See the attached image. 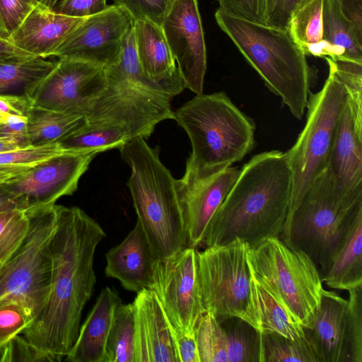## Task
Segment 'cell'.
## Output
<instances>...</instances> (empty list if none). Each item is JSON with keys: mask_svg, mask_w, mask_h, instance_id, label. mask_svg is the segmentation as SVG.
Segmentation results:
<instances>
[{"mask_svg": "<svg viewBox=\"0 0 362 362\" xmlns=\"http://www.w3.org/2000/svg\"><path fill=\"white\" fill-rule=\"evenodd\" d=\"M105 275L117 279L129 291L150 289L156 261L146 234L136 221L134 228L105 255Z\"/></svg>", "mask_w": 362, "mask_h": 362, "instance_id": "21", "label": "cell"}, {"mask_svg": "<svg viewBox=\"0 0 362 362\" xmlns=\"http://www.w3.org/2000/svg\"><path fill=\"white\" fill-rule=\"evenodd\" d=\"M105 362H134V309L120 303L108 334Z\"/></svg>", "mask_w": 362, "mask_h": 362, "instance_id": "34", "label": "cell"}, {"mask_svg": "<svg viewBox=\"0 0 362 362\" xmlns=\"http://www.w3.org/2000/svg\"><path fill=\"white\" fill-rule=\"evenodd\" d=\"M19 147H24L13 139L0 138V153L13 150Z\"/></svg>", "mask_w": 362, "mask_h": 362, "instance_id": "52", "label": "cell"}, {"mask_svg": "<svg viewBox=\"0 0 362 362\" xmlns=\"http://www.w3.org/2000/svg\"><path fill=\"white\" fill-rule=\"evenodd\" d=\"M221 10L237 18L265 24L264 0H217Z\"/></svg>", "mask_w": 362, "mask_h": 362, "instance_id": "43", "label": "cell"}, {"mask_svg": "<svg viewBox=\"0 0 362 362\" xmlns=\"http://www.w3.org/2000/svg\"><path fill=\"white\" fill-rule=\"evenodd\" d=\"M97 153L67 151L28 168L4 185L20 209L28 212L53 206L62 197L74 194Z\"/></svg>", "mask_w": 362, "mask_h": 362, "instance_id": "14", "label": "cell"}, {"mask_svg": "<svg viewBox=\"0 0 362 362\" xmlns=\"http://www.w3.org/2000/svg\"><path fill=\"white\" fill-rule=\"evenodd\" d=\"M122 303L118 294L106 286L80 326L78 337L64 361L69 362H105L108 334L115 310Z\"/></svg>", "mask_w": 362, "mask_h": 362, "instance_id": "23", "label": "cell"}, {"mask_svg": "<svg viewBox=\"0 0 362 362\" xmlns=\"http://www.w3.org/2000/svg\"><path fill=\"white\" fill-rule=\"evenodd\" d=\"M12 208H18L16 199L6 188L4 183L0 184V211Z\"/></svg>", "mask_w": 362, "mask_h": 362, "instance_id": "51", "label": "cell"}, {"mask_svg": "<svg viewBox=\"0 0 362 362\" xmlns=\"http://www.w3.org/2000/svg\"><path fill=\"white\" fill-rule=\"evenodd\" d=\"M169 327L179 362H200L194 332H186L170 322Z\"/></svg>", "mask_w": 362, "mask_h": 362, "instance_id": "46", "label": "cell"}, {"mask_svg": "<svg viewBox=\"0 0 362 362\" xmlns=\"http://www.w3.org/2000/svg\"><path fill=\"white\" fill-rule=\"evenodd\" d=\"M346 300L323 288L319 308L304 327L321 362H362V286Z\"/></svg>", "mask_w": 362, "mask_h": 362, "instance_id": "12", "label": "cell"}, {"mask_svg": "<svg viewBox=\"0 0 362 362\" xmlns=\"http://www.w3.org/2000/svg\"><path fill=\"white\" fill-rule=\"evenodd\" d=\"M161 27L185 88L203 93L206 48L198 0H174Z\"/></svg>", "mask_w": 362, "mask_h": 362, "instance_id": "17", "label": "cell"}, {"mask_svg": "<svg viewBox=\"0 0 362 362\" xmlns=\"http://www.w3.org/2000/svg\"><path fill=\"white\" fill-rule=\"evenodd\" d=\"M67 151L59 143L28 145L0 153V165L32 167Z\"/></svg>", "mask_w": 362, "mask_h": 362, "instance_id": "37", "label": "cell"}, {"mask_svg": "<svg viewBox=\"0 0 362 362\" xmlns=\"http://www.w3.org/2000/svg\"><path fill=\"white\" fill-rule=\"evenodd\" d=\"M0 362H1V346H0Z\"/></svg>", "mask_w": 362, "mask_h": 362, "instance_id": "54", "label": "cell"}, {"mask_svg": "<svg viewBox=\"0 0 362 362\" xmlns=\"http://www.w3.org/2000/svg\"><path fill=\"white\" fill-rule=\"evenodd\" d=\"M322 280L331 288L347 291L362 286V211Z\"/></svg>", "mask_w": 362, "mask_h": 362, "instance_id": "26", "label": "cell"}, {"mask_svg": "<svg viewBox=\"0 0 362 362\" xmlns=\"http://www.w3.org/2000/svg\"><path fill=\"white\" fill-rule=\"evenodd\" d=\"M348 98V90L329 70L324 86L310 93L307 120L296 143L286 153L292 173L288 214L329 164L337 124Z\"/></svg>", "mask_w": 362, "mask_h": 362, "instance_id": "9", "label": "cell"}, {"mask_svg": "<svg viewBox=\"0 0 362 362\" xmlns=\"http://www.w3.org/2000/svg\"><path fill=\"white\" fill-rule=\"evenodd\" d=\"M339 3L343 15L362 39V0H339Z\"/></svg>", "mask_w": 362, "mask_h": 362, "instance_id": "48", "label": "cell"}, {"mask_svg": "<svg viewBox=\"0 0 362 362\" xmlns=\"http://www.w3.org/2000/svg\"><path fill=\"white\" fill-rule=\"evenodd\" d=\"M130 139L128 132L119 125L86 121L58 143L65 150L98 153L112 148L119 149Z\"/></svg>", "mask_w": 362, "mask_h": 362, "instance_id": "31", "label": "cell"}, {"mask_svg": "<svg viewBox=\"0 0 362 362\" xmlns=\"http://www.w3.org/2000/svg\"><path fill=\"white\" fill-rule=\"evenodd\" d=\"M240 169L229 167L203 179L182 177L176 180V189L187 235L188 246L202 243L210 220L238 176Z\"/></svg>", "mask_w": 362, "mask_h": 362, "instance_id": "19", "label": "cell"}, {"mask_svg": "<svg viewBox=\"0 0 362 362\" xmlns=\"http://www.w3.org/2000/svg\"><path fill=\"white\" fill-rule=\"evenodd\" d=\"M134 362H179L163 309L151 289L136 293Z\"/></svg>", "mask_w": 362, "mask_h": 362, "instance_id": "20", "label": "cell"}, {"mask_svg": "<svg viewBox=\"0 0 362 362\" xmlns=\"http://www.w3.org/2000/svg\"><path fill=\"white\" fill-rule=\"evenodd\" d=\"M292 173L285 152L253 156L238 177L206 229V247L240 239L252 246L281 238L289 209Z\"/></svg>", "mask_w": 362, "mask_h": 362, "instance_id": "2", "label": "cell"}, {"mask_svg": "<svg viewBox=\"0 0 362 362\" xmlns=\"http://www.w3.org/2000/svg\"><path fill=\"white\" fill-rule=\"evenodd\" d=\"M323 0H310L292 16L287 30L306 55L330 57L331 52L324 40Z\"/></svg>", "mask_w": 362, "mask_h": 362, "instance_id": "28", "label": "cell"}, {"mask_svg": "<svg viewBox=\"0 0 362 362\" xmlns=\"http://www.w3.org/2000/svg\"><path fill=\"white\" fill-rule=\"evenodd\" d=\"M33 56L16 47L8 38L0 35V59Z\"/></svg>", "mask_w": 362, "mask_h": 362, "instance_id": "49", "label": "cell"}, {"mask_svg": "<svg viewBox=\"0 0 362 362\" xmlns=\"http://www.w3.org/2000/svg\"><path fill=\"white\" fill-rule=\"evenodd\" d=\"M310 0H264L265 25L287 30L293 14Z\"/></svg>", "mask_w": 362, "mask_h": 362, "instance_id": "42", "label": "cell"}, {"mask_svg": "<svg viewBox=\"0 0 362 362\" xmlns=\"http://www.w3.org/2000/svg\"><path fill=\"white\" fill-rule=\"evenodd\" d=\"M54 64L55 62L35 56L0 59V94L25 96Z\"/></svg>", "mask_w": 362, "mask_h": 362, "instance_id": "30", "label": "cell"}, {"mask_svg": "<svg viewBox=\"0 0 362 362\" xmlns=\"http://www.w3.org/2000/svg\"><path fill=\"white\" fill-rule=\"evenodd\" d=\"M226 339L228 362H260L261 333L237 316L217 320Z\"/></svg>", "mask_w": 362, "mask_h": 362, "instance_id": "32", "label": "cell"}, {"mask_svg": "<svg viewBox=\"0 0 362 362\" xmlns=\"http://www.w3.org/2000/svg\"><path fill=\"white\" fill-rule=\"evenodd\" d=\"M361 211L362 200L356 203L347 201L327 168L287 216L280 238L288 247L305 252L322 278Z\"/></svg>", "mask_w": 362, "mask_h": 362, "instance_id": "6", "label": "cell"}, {"mask_svg": "<svg viewBox=\"0 0 362 362\" xmlns=\"http://www.w3.org/2000/svg\"><path fill=\"white\" fill-rule=\"evenodd\" d=\"M57 228L50 243L52 276L48 298L22 332L30 343L59 361L78 334L83 310L96 283L94 255L106 235L76 206L57 205Z\"/></svg>", "mask_w": 362, "mask_h": 362, "instance_id": "1", "label": "cell"}, {"mask_svg": "<svg viewBox=\"0 0 362 362\" xmlns=\"http://www.w3.org/2000/svg\"><path fill=\"white\" fill-rule=\"evenodd\" d=\"M105 85V68L83 61L59 59L25 96L31 105L86 117Z\"/></svg>", "mask_w": 362, "mask_h": 362, "instance_id": "13", "label": "cell"}, {"mask_svg": "<svg viewBox=\"0 0 362 362\" xmlns=\"http://www.w3.org/2000/svg\"><path fill=\"white\" fill-rule=\"evenodd\" d=\"M215 19L267 88L302 119L315 74L287 30L254 23L218 8Z\"/></svg>", "mask_w": 362, "mask_h": 362, "instance_id": "4", "label": "cell"}, {"mask_svg": "<svg viewBox=\"0 0 362 362\" xmlns=\"http://www.w3.org/2000/svg\"><path fill=\"white\" fill-rule=\"evenodd\" d=\"M33 2L40 3L51 8H54L59 0H30Z\"/></svg>", "mask_w": 362, "mask_h": 362, "instance_id": "53", "label": "cell"}, {"mask_svg": "<svg viewBox=\"0 0 362 362\" xmlns=\"http://www.w3.org/2000/svg\"><path fill=\"white\" fill-rule=\"evenodd\" d=\"M29 229L30 218L26 211L18 208L0 211V264L21 247Z\"/></svg>", "mask_w": 362, "mask_h": 362, "instance_id": "36", "label": "cell"}, {"mask_svg": "<svg viewBox=\"0 0 362 362\" xmlns=\"http://www.w3.org/2000/svg\"><path fill=\"white\" fill-rule=\"evenodd\" d=\"M321 362L310 339L305 334L290 339L277 333H261L260 362Z\"/></svg>", "mask_w": 362, "mask_h": 362, "instance_id": "33", "label": "cell"}, {"mask_svg": "<svg viewBox=\"0 0 362 362\" xmlns=\"http://www.w3.org/2000/svg\"><path fill=\"white\" fill-rule=\"evenodd\" d=\"M347 90L327 168L342 196L354 203L362 200V90Z\"/></svg>", "mask_w": 362, "mask_h": 362, "instance_id": "18", "label": "cell"}, {"mask_svg": "<svg viewBox=\"0 0 362 362\" xmlns=\"http://www.w3.org/2000/svg\"><path fill=\"white\" fill-rule=\"evenodd\" d=\"M197 250L185 247L168 257L156 259L151 289L169 322L194 333L204 313L197 280Z\"/></svg>", "mask_w": 362, "mask_h": 362, "instance_id": "15", "label": "cell"}, {"mask_svg": "<svg viewBox=\"0 0 362 362\" xmlns=\"http://www.w3.org/2000/svg\"><path fill=\"white\" fill-rule=\"evenodd\" d=\"M107 0H59L53 9L61 14L86 18L105 10Z\"/></svg>", "mask_w": 362, "mask_h": 362, "instance_id": "45", "label": "cell"}, {"mask_svg": "<svg viewBox=\"0 0 362 362\" xmlns=\"http://www.w3.org/2000/svg\"><path fill=\"white\" fill-rule=\"evenodd\" d=\"M194 334L200 362H228L226 335L214 315L204 313Z\"/></svg>", "mask_w": 362, "mask_h": 362, "instance_id": "35", "label": "cell"}, {"mask_svg": "<svg viewBox=\"0 0 362 362\" xmlns=\"http://www.w3.org/2000/svg\"><path fill=\"white\" fill-rule=\"evenodd\" d=\"M251 270L303 327L319 308L323 290L321 276L303 252L288 247L279 238H269L250 246Z\"/></svg>", "mask_w": 362, "mask_h": 362, "instance_id": "10", "label": "cell"}, {"mask_svg": "<svg viewBox=\"0 0 362 362\" xmlns=\"http://www.w3.org/2000/svg\"><path fill=\"white\" fill-rule=\"evenodd\" d=\"M134 20L124 8L109 5L85 18L67 35L54 57L83 61L107 68L119 58Z\"/></svg>", "mask_w": 362, "mask_h": 362, "instance_id": "16", "label": "cell"}, {"mask_svg": "<svg viewBox=\"0 0 362 362\" xmlns=\"http://www.w3.org/2000/svg\"><path fill=\"white\" fill-rule=\"evenodd\" d=\"M119 150L131 169L127 186L155 258L165 259L187 247L176 179L160 161L159 147L151 148L137 137Z\"/></svg>", "mask_w": 362, "mask_h": 362, "instance_id": "5", "label": "cell"}, {"mask_svg": "<svg viewBox=\"0 0 362 362\" xmlns=\"http://www.w3.org/2000/svg\"><path fill=\"white\" fill-rule=\"evenodd\" d=\"M30 322L23 310L13 303L0 305V346L22 334Z\"/></svg>", "mask_w": 362, "mask_h": 362, "instance_id": "40", "label": "cell"}, {"mask_svg": "<svg viewBox=\"0 0 362 362\" xmlns=\"http://www.w3.org/2000/svg\"><path fill=\"white\" fill-rule=\"evenodd\" d=\"M192 152L182 177L203 179L240 161L255 146L254 121L223 92L196 94L175 112Z\"/></svg>", "mask_w": 362, "mask_h": 362, "instance_id": "3", "label": "cell"}, {"mask_svg": "<svg viewBox=\"0 0 362 362\" xmlns=\"http://www.w3.org/2000/svg\"><path fill=\"white\" fill-rule=\"evenodd\" d=\"M251 272L250 324L260 333H277L293 339L303 337L304 327L294 315Z\"/></svg>", "mask_w": 362, "mask_h": 362, "instance_id": "24", "label": "cell"}, {"mask_svg": "<svg viewBox=\"0 0 362 362\" xmlns=\"http://www.w3.org/2000/svg\"><path fill=\"white\" fill-rule=\"evenodd\" d=\"M325 59L329 70L337 76L347 90H362V62L340 58Z\"/></svg>", "mask_w": 362, "mask_h": 362, "instance_id": "44", "label": "cell"}, {"mask_svg": "<svg viewBox=\"0 0 362 362\" xmlns=\"http://www.w3.org/2000/svg\"><path fill=\"white\" fill-rule=\"evenodd\" d=\"M106 85L86 117L88 122H108L123 127L131 139H148L156 126L174 119L171 100L185 88L179 72L161 81H139L112 66L105 69Z\"/></svg>", "mask_w": 362, "mask_h": 362, "instance_id": "7", "label": "cell"}, {"mask_svg": "<svg viewBox=\"0 0 362 362\" xmlns=\"http://www.w3.org/2000/svg\"><path fill=\"white\" fill-rule=\"evenodd\" d=\"M323 36L331 57L362 62V39L343 15L339 0H323Z\"/></svg>", "mask_w": 362, "mask_h": 362, "instance_id": "27", "label": "cell"}, {"mask_svg": "<svg viewBox=\"0 0 362 362\" xmlns=\"http://www.w3.org/2000/svg\"><path fill=\"white\" fill-rule=\"evenodd\" d=\"M133 30L137 57L147 76L160 81L178 71L161 25L147 19L136 20Z\"/></svg>", "mask_w": 362, "mask_h": 362, "instance_id": "25", "label": "cell"}, {"mask_svg": "<svg viewBox=\"0 0 362 362\" xmlns=\"http://www.w3.org/2000/svg\"><path fill=\"white\" fill-rule=\"evenodd\" d=\"M84 18L61 14L53 8L33 2L30 12L8 39L27 53L46 59L54 57L67 35Z\"/></svg>", "mask_w": 362, "mask_h": 362, "instance_id": "22", "label": "cell"}, {"mask_svg": "<svg viewBox=\"0 0 362 362\" xmlns=\"http://www.w3.org/2000/svg\"><path fill=\"white\" fill-rule=\"evenodd\" d=\"M30 0H0V35L8 38L31 10Z\"/></svg>", "mask_w": 362, "mask_h": 362, "instance_id": "41", "label": "cell"}, {"mask_svg": "<svg viewBox=\"0 0 362 362\" xmlns=\"http://www.w3.org/2000/svg\"><path fill=\"white\" fill-rule=\"evenodd\" d=\"M30 168L31 167L0 165V184L15 179Z\"/></svg>", "mask_w": 362, "mask_h": 362, "instance_id": "50", "label": "cell"}, {"mask_svg": "<svg viewBox=\"0 0 362 362\" xmlns=\"http://www.w3.org/2000/svg\"><path fill=\"white\" fill-rule=\"evenodd\" d=\"M1 362H59L20 334L1 346Z\"/></svg>", "mask_w": 362, "mask_h": 362, "instance_id": "38", "label": "cell"}, {"mask_svg": "<svg viewBox=\"0 0 362 362\" xmlns=\"http://www.w3.org/2000/svg\"><path fill=\"white\" fill-rule=\"evenodd\" d=\"M29 145L58 143L86 122L83 115L69 114L31 105L27 114Z\"/></svg>", "mask_w": 362, "mask_h": 362, "instance_id": "29", "label": "cell"}, {"mask_svg": "<svg viewBox=\"0 0 362 362\" xmlns=\"http://www.w3.org/2000/svg\"><path fill=\"white\" fill-rule=\"evenodd\" d=\"M127 10L134 21L147 19L161 25L174 0H113Z\"/></svg>", "mask_w": 362, "mask_h": 362, "instance_id": "39", "label": "cell"}, {"mask_svg": "<svg viewBox=\"0 0 362 362\" xmlns=\"http://www.w3.org/2000/svg\"><path fill=\"white\" fill-rule=\"evenodd\" d=\"M27 122V117L16 115H7L0 118V138L13 139L22 146H28Z\"/></svg>", "mask_w": 362, "mask_h": 362, "instance_id": "47", "label": "cell"}, {"mask_svg": "<svg viewBox=\"0 0 362 362\" xmlns=\"http://www.w3.org/2000/svg\"><path fill=\"white\" fill-rule=\"evenodd\" d=\"M250 245L240 239L197 252V280L204 313L216 320L237 316L250 323Z\"/></svg>", "mask_w": 362, "mask_h": 362, "instance_id": "11", "label": "cell"}, {"mask_svg": "<svg viewBox=\"0 0 362 362\" xmlns=\"http://www.w3.org/2000/svg\"><path fill=\"white\" fill-rule=\"evenodd\" d=\"M27 213L30 229L25 240L0 264V305L8 303L18 305L31 323L49 293L50 243L57 228L56 204Z\"/></svg>", "mask_w": 362, "mask_h": 362, "instance_id": "8", "label": "cell"}]
</instances>
